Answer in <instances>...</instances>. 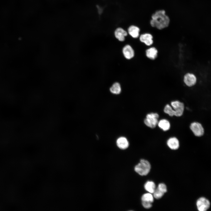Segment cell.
<instances>
[{"label":"cell","instance_id":"11","mask_svg":"<svg viewBox=\"0 0 211 211\" xmlns=\"http://www.w3.org/2000/svg\"><path fill=\"white\" fill-rule=\"evenodd\" d=\"M123 54L126 58L130 59L134 56V52L132 47L129 45H126L122 50Z\"/></svg>","mask_w":211,"mask_h":211},{"label":"cell","instance_id":"17","mask_svg":"<svg viewBox=\"0 0 211 211\" xmlns=\"http://www.w3.org/2000/svg\"><path fill=\"white\" fill-rule=\"evenodd\" d=\"M144 188L146 190L151 194L154 193L156 188L155 183L152 181H148L146 182Z\"/></svg>","mask_w":211,"mask_h":211},{"label":"cell","instance_id":"19","mask_svg":"<svg viewBox=\"0 0 211 211\" xmlns=\"http://www.w3.org/2000/svg\"><path fill=\"white\" fill-rule=\"evenodd\" d=\"M141 200L142 201L152 203L154 201V197L150 193H146L142 195Z\"/></svg>","mask_w":211,"mask_h":211},{"label":"cell","instance_id":"14","mask_svg":"<svg viewBox=\"0 0 211 211\" xmlns=\"http://www.w3.org/2000/svg\"><path fill=\"white\" fill-rule=\"evenodd\" d=\"M139 28L134 25L130 26L128 29V33L134 38H137L139 36Z\"/></svg>","mask_w":211,"mask_h":211},{"label":"cell","instance_id":"3","mask_svg":"<svg viewBox=\"0 0 211 211\" xmlns=\"http://www.w3.org/2000/svg\"><path fill=\"white\" fill-rule=\"evenodd\" d=\"M159 115L156 113L148 114L144 120L145 124L148 127L153 128L156 127L158 123Z\"/></svg>","mask_w":211,"mask_h":211},{"label":"cell","instance_id":"15","mask_svg":"<svg viewBox=\"0 0 211 211\" xmlns=\"http://www.w3.org/2000/svg\"><path fill=\"white\" fill-rule=\"evenodd\" d=\"M146 55L149 58L152 60L155 59L157 57L158 51L154 47H152L147 49L146 52Z\"/></svg>","mask_w":211,"mask_h":211},{"label":"cell","instance_id":"6","mask_svg":"<svg viewBox=\"0 0 211 211\" xmlns=\"http://www.w3.org/2000/svg\"><path fill=\"white\" fill-rule=\"evenodd\" d=\"M190 128L196 136L200 137L204 134V128L201 124L199 122H194L191 123Z\"/></svg>","mask_w":211,"mask_h":211},{"label":"cell","instance_id":"1","mask_svg":"<svg viewBox=\"0 0 211 211\" xmlns=\"http://www.w3.org/2000/svg\"><path fill=\"white\" fill-rule=\"evenodd\" d=\"M152 18L150 22L151 25L159 30L167 27L169 23V18L165 14L164 10L157 11L152 15Z\"/></svg>","mask_w":211,"mask_h":211},{"label":"cell","instance_id":"20","mask_svg":"<svg viewBox=\"0 0 211 211\" xmlns=\"http://www.w3.org/2000/svg\"><path fill=\"white\" fill-rule=\"evenodd\" d=\"M164 111L170 116L175 115V113L174 110L172 109V108L169 104H167L165 106L164 108Z\"/></svg>","mask_w":211,"mask_h":211},{"label":"cell","instance_id":"4","mask_svg":"<svg viewBox=\"0 0 211 211\" xmlns=\"http://www.w3.org/2000/svg\"><path fill=\"white\" fill-rule=\"evenodd\" d=\"M197 208L199 211H205L209 208L210 203L209 201L205 198L201 197L197 201Z\"/></svg>","mask_w":211,"mask_h":211},{"label":"cell","instance_id":"21","mask_svg":"<svg viewBox=\"0 0 211 211\" xmlns=\"http://www.w3.org/2000/svg\"><path fill=\"white\" fill-rule=\"evenodd\" d=\"M142 204L143 207L146 209H149L152 206V203L144 201H142Z\"/></svg>","mask_w":211,"mask_h":211},{"label":"cell","instance_id":"10","mask_svg":"<svg viewBox=\"0 0 211 211\" xmlns=\"http://www.w3.org/2000/svg\"><path fill=\"white\" fill-rule=\"evenodd\" d=\"M114 33L116 38L120 41H124L125 37L127 35V32L121 28H117L115 30Z\"/></svg>","mask_w":211,"mask_h":211},{"label":"cell","instance_id":"7","mask_svg":"<svg viewBox=\"0 0 211 211\" xmlns=\"http://www.w3.org/2000/svg\"><path fill=\"white\" fill-rule=\"evenodd\" d=\"M167 191V187L166 185L164 183H160L153 193V197L156 199H159L162 197Z\"/></svg>","mask_w":211,"mask_h":211},{"label":"cell","instance_id":"13","mask_svg":"<svg viewBox=\"0 0 211 211\" xmlns=\"http://www.w3.org/2000/svg\"><path fill=\"white\" fill-rule=\"evenodd\" d=\"M167 144L169 148L172 150H176L179 147L178 140L175 137L170 138L167 140Z\"/></svg>","mask_w":211,"mask_h":211},{"label":"cell","instance_id":"2","mask_svg":"<svg viewBox=\"0 0 211 211\" xmlns=\"http://www.w3.org/2000/svg\"><path fill=\"white\" fill-rule=\"evenodd\" d=\"M151 167V165L148 161L142 159L135 166V170L140 175L146 176L149 172Z\"/></svg>","mask_w":211,"mask_h":211},{"label":"cell","instance_id":"9","mask_svg":"<svg viewBox=\"0 0 211 211\" xmlns=\"http://www.w3.org/2000/svg\"><path fill=\"white\" fill-rule=\"evenodd\" d=\"M153 36L149 33L142 34L139 37L140 41L147 46L151 45L153 43Z\"/></svg>","mask_w":211,"mask_h":211},{"label":"cell","instance_id":"8","mask_svg":"<svg viewBox=\"0 0 211 211\" xmlns=\"http://www.w3.org/2000/svg\"><path fill=\"white\" fill-rule=\"evenodd\" d=\"M197 79L195 76L192 73L186 74L184 77V81L186 84L188 86L191 87L195 85Z\"/></svg>","mask_w":211,"mask_h":211},{"label":"cell","instance_id":"18","mask_svg":"<svg viewBox=\"0 0 211 211\" xmlns=\"http://www.w3.org/2000/svg\"><path fill=\"white\" fill-rule=\"evenodd\" d=\"M110 91L113 93L118 94L121 91V88L120 84L118 82L114 83L110 88Z\"/></svg>","mask_w":211,"mask_h":211},{"label":"cell","instance_id":"5","mask_svg":"<svg viewBox=\"0 0 211 211\" xmlns=\"http://www.w3.org/2000/svg\"><path fill=\"white\" fill-rule=\"evenodd\" d=\"M175 112V116L180 117L182 115L184 110V105L183 103L178 101H172L171 103Z\"/></svg>","mask_w":211,"mask_h":211},{"label":"cell","instance_id":"12","mask_svg":"<svg viewBox=\"0 0 211 211\" xmlns=\"http://www.w3.org/2000/svg\"><path fill=\"white\" fill-rule=\"evenodd\" d=\"M116 144L118 147L122 149H127L129 145L128 141L125 137H120L118 139Z\"/></svg>","mask_w":211,"mask_h":211},{"label":"cell","instance_id":"16","mask_svg":"<svg viewBox=\"0 0 211 211\" xmlns=\"http://www.w3.org/2000/svg\"><path fill=\"white\" fill-rule=\"evenodd\" d=\"M159 127L164 131H166L169 130L170 125L169 122L166 119H162L158 122Z\"/></svg>","mask_w":211,"mask_h":211}]
</instances>
